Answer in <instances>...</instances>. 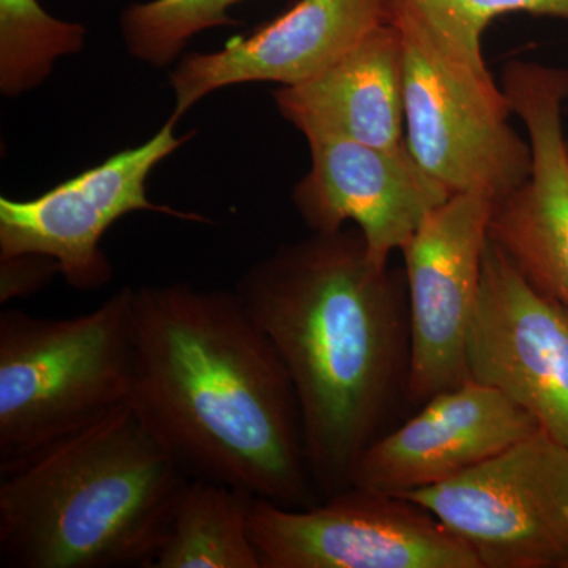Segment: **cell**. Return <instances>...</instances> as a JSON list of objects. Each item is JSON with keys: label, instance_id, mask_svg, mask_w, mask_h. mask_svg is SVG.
<instances>
[{"label": "cell", "instance_id": "1", "mask_svg": "<svg viewBox=\"0 0 568 568\" xmlns=\"http://www.w3.org/2000/svg\"><path fill=\"white\" fill-rule=\"evenodd\" d=\"M133 320L129 405L190 477L286 508L323 500L293 381L235 291L133 287Z\"/></svg>", "mask_w": 568, "mask_h": 568}, {"label": "cell", "instance_id": "2", "mask_svg": "<svg viewBox=\"0 0 568 568\" xmlns=\"http://www.w3.org/2000/svg\"><path fill=\"white\" fill-rule=\"evenodd\" d=\"M282 358L320 496L355 469L407 406L410 343L405 272L369 256L357 227L282 245L235 286Z\"/></svg>", "mask_w": 568, "mask_h": 568}, {"label": "cell", "instance_id": "3", "mask_svg": "<svg viewBox=\"0 0 568 568\" xmlns=\"http://www.w3.org/2000/svg\"><path fill=\"white\" fill-rule=\"evenodd\" d=\"M190 478L119 407L0 470V566L152 568Z\"/></svg>", "mask_w": 568, "mask_h": 568}, {"label": "cell", "instance_id": "4", "mask_svg": "<svg viewBox=\"0 0 568 568\" xmlns=\"http://www.w3.org/2000/svg\"><path fill=\"white\" fill-rule=\"evenodd\" d=\"M133 287L67 320L0 313V470L129 405Z\"/></svg>", "mask_w": 568, "mask_h": 568}, {"label": "cell", "instance_id": "5", "mask_svg": "<svg viewBox=\"0 0 568 568\" xmlns=\"http://www.w3.org/2000/svg\"><path fill=\"white\" fill-rule=\"evenodd\" d=\"M402 497L432 511L481 568H568V446L541 428Z\"/></svg>", "mask_w": 568, "mask_h": 568}, {"label": "cell", "instance_id": "6", "mask_svg": "<svg viewBox=\"0 0 568 568\" xmlns=\"http://www.w3.org/2000/svg\"><path fill=\"white\" fill-rule=\"evenodd\" d=\"M406 142L418 164L452 194L504 196L528 181L532 151L508 123L499 85L478 81L402 17Z\"/></svg>", "mask_w": 568, "mask_h": 568}, {"label": "cell", "instance_id": "7", "mask_svg": "<svg viewBox=\"0 0 568 568\" xmlns=\"http://www.w3.org/2000/svg\"><path fill=\"white\" fill-rule=\"evenodd\" d=\"M250 537L261 568H481L432 511L358 487L308 508L256 497Z\"/></svg>", "mask_w": 568, "mask_h": 568}, {"label": "cell", "instance_id": "8", "mask_svg": "<svg viewBox=\"0 0 568 568\" xmlns=\"http://www.w3.org/2000/svg\"><path fill=\"white\" fill-rule=\"evenodd\" d=\"M171 115L160 132L136 148L118 152L84 173L67 179L32 200L0 197V256L39 253L61 265L74 290H100L112 268L100 248L112 224L132 212H155L185 222H207L197 213L152 203L149 175L189 136H175Z\"/></svg>", "mask_w": 568, "mask_h": 568}, {"label": "cell", "instance_id": "9", "mask_svg": "<svg viewBox=\"0 0 568 568\" xmlns=\"http://www.w3.org/2000/svg\"><path fill=\"white\" fill-rule=\"evenodd\" d=\"M493 197L458 193L435 209L403 246L410 358L407 406L469 381L466 342L480 291Z\"/></svg>", "mask_w": 568, "mask_h": 568}, {"label": "cell", "instance_id": "10", "mask_svg": "<svg viewBox=\"0 0 568 568\" xmlns=\"http://www.w3.org/2000/svg\"><path fill=\"white\" fill-rule=\"evenodd\" d=\"M466 364L469 381L506 395L568 446V310L530 286L489 237Z\"/></svg>", "mask_w": 568, "mask_h": 568}, {"label": "cell", "instance_id": "11", "mask_svg": "<svg viewBox=\"0 0 568 568\" xmlns=\"http://www.w3.org/2000/svg\"><path fill=\"white\" fill-rule=\"evenodd\" d=\"M500 88L528 132L532 171L518 189L493 200L488 237L530 286L568 310V70L511 61Z\"/></svg>", "mask_w": 568, "mask_h": 568}, {"label": "cell", "instance_id": "12", "mask_svg": "<svg viewBox=\"0 0 568 568\" xmlns=\"http://www.w3.org/2000/svg\"><path fill=\"white\" fill-rule=\"evenodd\" d=\"M306 141L312 164L295 185V211L312 233H338L354 223L377 264L387 265L426 216L454 196L418 164L406 140L394 149L338 136Z\"/></svg>", "mask_w": 568, "mask_h": 568}, {"label": "cell", "instance_id": "13", "mask_svg": "<svg viewBox=\"0 0 568 568\" xmlns=\"http://www.w3.org/2000/svg\"><path fill=\"white\" fill-rule=\"evenodd\" d=\"M538 428L506 395L466 381L381 436L358 463L353 487L405 496L473 469Z\"/></svg>", "mask_w": 568, "mask_h": 568}, {"label": "cell", "instance_id": "14", "mask_svg": "<svg viewBox=\"0 0 568 568\" xmlns=\"http://www.w3.org/2000/svg\"><path fill=\"white\" fill-rule=\"evenodd\" d=\"M388 22L386 0H298L274 21L223 50L185 55L170 77L173 118L204 97L248 82L301 84L332 65L366 33Z\"/></svg>", "mask_w": 568, "mask_h": 568}, {"label": "cell", "instance_id": "15", "mask_svg": "<svg viewBox=\"0 0 568 568\" xmlns=\"http://www.w3.org/2000/svg\"><path fill=\"white\" fill-rule=\"evenodd\" d=\"M274 100L305 138L398 148L406 140L402 33L392 22L377 26L316 77L282 85Z\"/></svg>", "mask_w": 568, "mask_h": 568}, {"label": "cell", "instance_id": "16", "mask_svg": "<svg viewBox=\"0 0 568 568\" xmlns=\"http://www.w3.org/2000/svg\"><path fill=\"white\" fill-rule=\"evenodd\" d=\"M254 499L245 489L190 478L152 568H261L250 537Z\"/></svg>", "mask_w": 568, "mask_h": 568}, {"label": "cell", "instance_id": "17", "mask_svg": "<svg viewBox=\"0 0 568 568\" xmlns=\"http://www.w3.org/2000/svg\"><path fill=\"white\" fill-rule=\"evenodd\" d=\"M387 18L413 22L459 69L495 85L481 52V37L496 18L508 13L568 21V0H386Z\"/></svg>", "mask_w": 568, "mask_h": 568}, {"label": "cell", "instance_id": "18", "mask_svg": "<svg viewBox=\"0 0 568 568\" xmlns=\"http://www.w3.org/2000/svg\"><path fill=\"white\" fill-rule=\"evenodd\" d=\"M85 36L84 26L52 17L39 0H0V92L32 91L59 59L84 48Z\"/></svg>", "mask_w": 568, "mask_h": 568}, {"label": "cell", "instance_id": "19", "mask_svg": "<svg viewBox=\"0 0 568 568\" xmlns=\"http://www.w3.org/2000/svg\"><path fill=\"white\" fill-rule=\"evenodd\" d=\"M244 0H149L123 10L121 32L126 50L152 67L170 65L194 36L235 26L231 7Z\"/></svg>", "mask_w": 568, "mask_h": 568}, {"label": "cell", "instance_id": "20", "mask_svg": "<svg viewBox=\"0 0 568 568\" xmlns=\"http://www.w3.org/2000/svg\"><path fill=\"white\" fill-rule=\"evenodd\" d=\"M55 274H61V265L44 254L0 256V304L31 297L43 290Z\"/></svg>", "mask_w": 568, "mask_h": 568}, {"label": "cell", "instance_id": "21", "mask_svg": "<svg viewBox=\"0 0 568 568\" xmlns=\"http://www.w3.org/2000/svg\"><path fill=\"white\" fill-rule=\"evenodd\" d=\"M566 151H567V156H568V136H566Z\"/></svg>", "mask_w": 568, "mask_h": 568}, {"label": "cell", "instance_id": "22", "mask_svg": "<svg viewBox=\"0 0 568 568\" xmlns=\"http://www.w3.org/2000/svg\"><path fill=\"white\" fill-rule=\"evenodd\" d=\"M566 110H568V99H567Z\"/></svg>", "mask_w": 568, "mask_h": 568}]
</instances>
